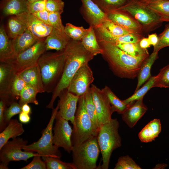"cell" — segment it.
I'll list each match as a JSON object with an SVG mask.
<instances>
[{
	"label": "cell",
	"mask_w": 169,
	"mask_h": 169,
	"mask_svg": "<svg viewBox=\"0 0 169 169\" xmlns=\"http://www.w3.org/2000/svg\"><path fill=\"white\" fill-rule=\"evenodd\" d=\"M85 49L95 56L102 53V50L97 40L94 28H91L81 41Z\"/></svg>",
	"instance_id": "obj_30"
},
{
	"label": "cell",
	"mask_w": 169,
	"mask_h": 169,
	"mask_svg": "<svg viewBox=\"0 0 169 169\" xmlns=\"http://www.w3.org/2000/svg\"><path fill=\"white\" fill-rule=\"evenodd\" d=\"M86 110L88 115L96 128L99 131L100 127L97 113L94 104L90 87L84 95Z\"/></svg>",
	"instance_id": "obj_36"
},
{
	"label": "cell",
	"mask_w": 169,
	"mask_h": 169,
	"mask_svg": "<svg viewBox=\"0 0 169 169\" xmlns=\"http://www.w3.org/2000/svg\"><path fill=\"white\" fill-rule=\"evenodd\" d=\"M32 14L46 24L51 26L49 21V12L46 10L38 11Z\"/></svg>",
	"instance_id": "obj_51"
},
{
	"label": "cell",
	"mask_w": 169,
	"mask_h": 169,
	"mask_svg": "<svg viewBox=\"0 0 169 169\" xmlns=\"http://www.w3.org/2000/svg\"><path fill=\"white\" fill-rule=\"evenodd\" d=\"M98 43L102 50L103 58L113 73L120 78L133 79L137 77L142 63L149 55L148 54L134 57L127 54L113 43Z\"/></svg>",
	"instance_id": "obj_1"
},
{
	"label": "cell",
	"mask_w": 169,
	"mask_h": 169,
	"mask_svg": "<svg viewBox=\"0 0 169 169\" xmlns=\"http://www.w3.org/2000/svg\"><path fill=\"white\" fill-rule=\"evenodd\" d=\"M22 111L30 115L31 113V109L28 104H25L22 106Z\"/></svg>",
	"instance_id": "obj_55"
},
{
	"label": "cell",
	"mask_w": 169,
	"mask_h": 169,
	"mask_svg": "<svg viewBox=\"0 0 169 169\" xmlns=\"http://www.w3.org/2000/svg\"><path fill=\"white\" fill-rule=\"evenodd\" d=\"M71 39L64 31L53 28L50 33L45 38L46 51L62 50L66 48Z\"/></svg>",
	"instance_id": "obj_20"
},
{
	"label": "cell",
	"mask_w": 169,
	"mask_h": 169,
	"mask_svg": "<svg viewBox=\"0 0 169 169\" xmlns=\"http://www.w3.org/2000/svg\"><path fill=\"white\" fill-rule=\"evenodd\" d=\"M119 127V122L115 118L111 119L100 127L96 137L102 156V164L100 169L108 168L112 152L121 146Z\"/></svg>",
	"instance_id": "obj_4"
},
{
	"label": "cell",
	"mask_w": 169,
	"mask_h": 169,
	"mask_svg": "<svg viewBox=\"0 0 169 169\" xmlns=\"http://www.w3.org/2000/svg\"><path fill=\"white\" fill-rule=\"evenodd\" d=\"M39 39L34 36L27 28L22 34L12 40V48L15 55L30 47Z\"/></svg>",
	"instance_id": "obj_23"
},
{
	"label": "cell",
	"mask_w": 169,
	"mask_h": 169,
	"mask_svg": "<svg viewBox=\"0 0 169 169\" xmlns=\"http://www.w3.org/2000/svg\"><path fill=\"white\" fill-rule=\"evenodd\" d=\"M98 42H106L113 44L118 43H136L139 42L143 36L134 33L121 36L111 34L101 24L94 28Z\"/></svg>",
	"instance_id": "obj_17"
},
{
	"label": "cell",
	"mask_w": 169,
	"mask_h": 169,
	"mask_svg": "<svg viewBox=\"0 0 169 169\" xmlns=\"http://www.w3.org/2000/svg\"><path fill=\"white\" fill-rule=\"evenodd\" d=\"M27 2H30L33 1L38 0H25Z\"/></svg>",
	"instance_id": "obj_58"
},
{
	"label": "cell",
	"mask_w": 169,
	"mask_h": 169,
	"mask_svg": "<svg viewBox=\"0 0 169 169\" xmlns=\"http://www.w3.org/2000/svg\"><path fill=\"white\" fill-rule=\"evenodd\" d=\"M161 131V125L159 119H154L148 123L140 131L139 138L142 142L147 143L154 141Z\"/></svg>",
	"instance_id": "obj_28"
},
{
	"label": "cell",
	"mask_w": 169,
	"mask_h": 169,
	"mask_svg": "<svg viewBox=\"0 0 169 169\" xmlns=\"http://www.w3.org/2000/svg\"><path fill=\"white\" fill-rule=\"evenodd\" d=\"M24 132L22 124L17 119H11L0 133V149L10 139L18 137Z\"/></svg>",
	"instance_id": "obj_25"
},
{
	"label": "cell",
	"mask_w": 169,
	"mask_h": 169,
	"mask_svg": "<svg viewBox=\"0 0 169 169\" xmlns=\"http://www.w3.org/2000/svg\"><path fill=\"white\" fill-rule=\"evenodd\" d=\"M67 46L55 52H44L38 64L45 91L53 93L61 78L67 54Z\"/></svg>",
	"instance_id": "obj_3"
},
{
	"label": "cell",
	"mask_w": 169,
	"mask_h": 169,
	"mask_svg": "<svg viewBox=\"0 0 169 169\" xmlns=\"http://www.w3.org/2000/svg\"><path fill=\"white\" fill-rule=\"evenodd\" d=\"M166 165L165 164H159L157 165L156 166L154 167L155 169H161L162 168H163L165 167L167 165Z\"/></svg>",
	"instance_id": "obj_56"
},
{
	"label": "cell",
	"mask_w": 169,
	"mask_h": 169,
	"mask_svg": "<svg viewBox=\"0 0 169 169\" xmlns=\"http://www.w3.org/2000/svg\"><path fill=\"white\" fill-rule=\"evenodd\" d=\"M28 141L23 138L17 137L8 141L0 149V169H8L9 163L12 161L27 160L39 154L32 151H22L23 147Z\"/></svg>",
	"instance_id": "obj_9"
},
{
	"label": "cell",
	"mask_w": 169,
	"mask_h": 169,
	"mask_svg": "<svg viewBox=\"0 0 169 169\" xmlns=\"http://www.w3.org/2000/svg\"><path fill=\"white\" fill-rule=\"evenodd\" d=\"M59 109L58 103L56 108L53 109L49 121L43 131L41 137L37 141L23 146V151L36 152L41 156L43 159L49 156L60 158L61 154L59 148L53 143V124Z\"/></svg>",
	"instance_id": "obj_7"
},
{
	"label": "cell",
	"mask_w": 169,
	"mask_h": 169,
	"mask_svg": "<svg viewBox=\"0 0 169 169\" xmlns=\"http://www.w3.org/2000/svg\"><path fill=\"white\" fill-rule=\"evenodd\" d=\"M90 88L100 127L110 121L114 112L108 98L102 90L94 84H91Z\"/></svg>",
	"instance_id": "obj_13"
},
{
	"label": "cell",
	"mask_w": 169,
	"mask_h": 169,
	"mask_svg": "<svg viewBox=\"0 0 169 169\" xmlns=\"http://www.w3.org/2000/svg\"><path fill=\"white\" fill-rule=\"evenodd\" d=\"M17 74L14 69L8 64L0 62V98L5 100L8 106L13 102L16 101L11 95L10 89Z\"/></svg>",
	"instance_id": "obj_16"
},
{
	"label": "cell",
	"mask_w": 169,
	"mask_h": 169,
	"mask_svg": "<svg viewBox=\"0 0 169 169\" xmlns=\"http://www.w3.org/2000/svg\"><path fill=\"white\" fill-rule=\"evenodd\" d=\"M64 7V3L62 0H47L46 10L49 12H57L61 14Z\"/></svg>",
	"instance_id": "obj_46"
},
{
	"label": "cell",
	"mask_w": 169,
	"mask_h": 169,
	"mask_svg": "<svg viewBox=\"0 0 169 169\" xmlns=\"http://www.w3.org/2000/svg\"><path fill=\"white\" fill-rule=\"evenodd\" d=\"M154 87L169 88V64L161 69L155 76Z\"/></svg>",
	"instance_id": "obj_40"
},
{
	"label": "cell",
	"mask_w": 169,
	"mask_h": 169,
	"mask_svg": "<svg viewBox=\"0 0 169 169\" xmlns=\"http://www.w3.org/2000/svg\"><path fill=\"white\" fill-rule=\"evenodd\" d=\"M61 14L57 12H49V23L53 28L59 31H64V26L62 23Z\"/></svg>",
	"instance_id": "obj_48"
},
{
	"label": "cell",
	"mask_w": 169,
	"mask_h": 169,
	"mask_svg": "<svg viewBox=\"0 0 169 169\" xmlns=\"http://www.w3.org/2000/svg\"><path fill=\"white\" fill-rule=\"evenodd\" d=\"M19 120L21 123L26 124L29 122L31 118L29 114L22 111L19 114Z\"/></svg>",
	"instance_id": "obj_52"
},
{
	"label": "cell",
	"mask_w": 169,
	"mask_h": 169,
	"mask_svg": "<svg viewBox=\"0 0 169 169\" xmlns=\"http://www.w3.org/2000/svg\"><path fill=\"white\" fill-rule=\"evenodd\" d=\"M158 54V52H153L142 63L137 77V83L135 92L138 90L151 76V68L155 60L157 59Z\"/></svg>",
	"instance_id": "obj_26"
},
{
	"label": "cell",
	"mask_w": 169,
	"mask_h": 169,
	"mask_svg": "<svg viewBox=\"0 0 169 169\" xmlns=\"http://www.w3.org/2000/svg\"><path fill=\"white\" fill-rule=\"evenodd\" d=\"M139 2L143 3H146L148 2H149L155 0H135Z\"/></svg>",
	"instance_id": "obj_57"
},
{
	"label": "cell",
	"mask_w": 169,
	"mask_h": 169,
	"mask_svg": "<svg viewBox=\"0 0 169 169\" xmlns=\"http://www.w3.org/2000/svg\"><path fill=\"white\" fill-rule=\"evenodd\" d=\"M47 0H38L30 2H27L28 13L30 14L46 10Z\"/></svg>",
	"instance_id": "obj_47"
},
{
	"label": "cell",
	"mask_w": 169,
	"mask_h": 169,
	"mask_svg": "<svg viewBox=\"0 0 169 169\" xmlns=\"http://www.w3.org/2000/svg\"><path fill=\"white\" fill-rule=\"evenodd\" d=\"M151 45L155 46L158 41V36L156 33L149 34L147 38Z\"/></svg>",
	"instance_id": "obj_53"
},
{
	"label": "cell",
	"mask_w": 169,
	"mask_h": 169,
	"mask_svg": "<svg viewBox=\"0 0 169 169\" xmlns=\"http://www.w3.org/2000/svg\"><path fill=\"white\" fill-rule=\"evenodd\" d=\"M22 112V106L16 101L13 102L7 107L4 112V116L7 125L13 116L19 114Z\"/></svg>",
	"instance_id": "obj_45"
},
{
	"label": "cell",
	"mask_w": 169,
	"mask_h": 169,
	"mask_svg": "<svg viewBox=\"0 0 169 169\" xmlns=\"http://www.w3.org/2000/svg\"><path fill=\"white\" fill-rule=\"evenodd\" d=\"M59 97V109L57 114L73 125L79 97L69 92L67 89L62 91Z\"/></svg>",
	"instance_id": "obj_14"
},
{
	"label": "cell",
	"mask_w": 169,
	"mask_h": 169,
	"mask_svg": "<svg viewBox=\"0 0 169 169\" xmlns=\"http://www.w3.org/2000/svg\"><path fill=\"white\" fill-rule=\"evenodd\" d=\"M45 163L47 169H76L73 162H66L60 158L47 157L43 159Z\"/></svg>",
	"instance_id": "obj_39"
},
{
	"label": "cell",
	"mask_w": 169,
	"mask_h": 169,
	"mask_svg": "<svg viewBox=\"0 0 169 169\" xmlns=\"http://www.w3.org/2000/svg\"><path fill=\"white\" fill-rule=\"evenodd\" d=\"M102 24L111 34L115 36H123L133 33L124 28L108 18L104 21Z\"/></svg>",
	"instance_id": "obj_42"
},
{
	"label": "cell",
	"mask_w": 169,
	"mask_h": 169,
	"mask_svg": "<svg viewBox=\"0 0 169 169\" xmlns=\"http://www.w3.org/2000/svg\"><path fill=\"white\" fill-rule=\"evenodd\" d=\"M114 44L127 54L134 57L149 54L147 49H143L140 47L139 42Z\"/></svg>",
	"instance_id": "obj_34"
},
{
	"label": "cell",
	"mask_w": 169,
	"mask_h": 169,
	"mask_svg": "<svg viewBox=\"0 0 169 169\" xmlns=\"http://www.w3.org/2000/svg\"><path fill=\"white\" fill-rule=\"evenodd\" d=\"M41 156L38 154L33 156L32 161L21 169H47L45 161L41 158Z\"/></svg>",
	"instance_id": "obj_49"
},
{
	"label": "cell",
	"mask_w": 169,
	"mask_h": 169,
	"mask_svg": "<svg viewBox=\"0 0 169 169\" xmlns=\"http://www.w3.org/2000/svg\"><path fill=\"white\" fill-rule=\"evenodd\" d=\"M67 54L63 73L60 81L52 93L47 108L53 109L54 104L60 92L67 89L72 78L83 65L88 63L94 56L84 48L81 41L71 39L67 45Z\"/></svg>",
	"instance_id": "obj_2"
},
{
	"label": "cell",
	"mask_w": 169,
	"mask_h": 169,
	"mask_svg": "<svg viewBox=\"0 0 169 169\" xmlns=\"http://www.w3.org/2000/svg\"><path fill=\"white\" fill-rule=\"evenodd\" d=\"M114 169H141V167L128 155L122 156L118 159Z\"/></svg>",
	"instance_id": "obj_43"
},
{
	"label": "cell",
	"mask_w": 169,
	"mask_h": 169,
	"mask_svg": "<svg viewBox=\"0 0 169 169\" xmlns=\"http://www.w3.org/2000/svg\"><path fill=\"white\" fill-rule=\"evenodd\" d=\"M55 120V123L53 128V143L57 148L62 147L69 153L73 148L71 142L73 129L68 121L57 114Z\"/></svg>",
	"instance_id": "obj_12"
},
{
	"label": "cell",
	"mask_w": 169,
	"mask_h": 169,
	"mask_svg": "<svg viewBox=\"0 0 169 169\" xmlns=\"http://www.w3.org/2000/svg\"><path fill=\"white\" fill-rule=\"evenodd\" d=\"M80 12L84 19L93 28L102 24L107 19V14L92 0H80Z\"/></svg>",
	"instance_id": "obj_15"
},
{
	"label": "cell",
	"mask_w": 169,
	"mask_h": 169,
	"mask_svg": "<svg viewBox=\"0 0 169 169\" xmlns=\"http://www.w3.org/2000/svg\"><path fill=\"white\" fill-rule=\"evenodd\" d=\"M45 39V38L39 39L31 47L4 63L11 66L17 74L36 65L40 57L46 51Z\"/></svg>",
	"instance_id": "obj_10"
},
{
	"label": "cell",
	"mask_w": 169,
	"mask_h": 169,
	"mask_svg": "<svg viewBox=\"0 0 169 169\" xmlns=\"http://www.w3.org/2000/svg\"><path fill=\"white\" fill-rule=\"evenodd\" d=\"M105 13L117 9L130 0H92Z\"/></svg>",
	"instance_id": "obj_37"
},
{
	"label": "cell",
	"mask_w": 169,
	"mask_h": 169,
	"mask_svg": "<svg viewBox=\"0 0 169 169\" xmlns=\"http://www.w3.org/2000/svg\"><path fill=\"white\" fill-rule=\"evenodd\" d=\"M144 3L169 22V0H155Z\"/></svg>",
	"instance_id": "obj_32"
},
{
	"label": "cell",
	"mask_w": 169,
	"mask_h": 169,
	"mask_svg": "<svg viewBox=\"0 0 169 169\" xmlns=\"http://www.w3.org/2000/svg\"><path fill=\"white\" fill-rule=\"evenodd\" d=\"M27 29L38 39L46 38L51 33L53 27L46 24L32 14L28 16Z\"/></svg>",
	"instance_id": "obj_24"
},
{
	"label": "cell",
	"mask_w": 169,
	"mask_h": 169,
	"mask_svg": "<svg viewBox=\"0 0 169 169\" xmlns=\"http://www.w3.org/2000/svg\"><path fill=\"white\" fill-rule=\"evenodd\" d=\"M139 44L141 48L144 49H147L151 45L148 38L144 37L139 41Z\"/></svg>",
	"instance_id": "obj_54"
},
{
	"label": "cell",
	"mask_w": 169,
	"mask_h": 169,
	"mask_svg": "<svg viewBox=\"0 0 169 169\" xmlns=\"http://www.w3.org/2000/svg\"><path fill=\"white\" fill-rule=\"evenodd\" d=\"M73 125L71 136L73 147L79 146L89 139L97 136L98 130L87 112L84 95L79 97Z\"/></svg>",
	"instance_id": "obj_6"
},
{
	"label": "cell",
	"mask_w": 169,
	"mask_h": 169,
	"mask_svg": "<svg viewBox=\"0 0 169 169\" xmlns=\"http://www.w3.org/2000/svg\"><path fill=\"white\" fill-rule=\"evenodd\" d=\"M108 98L113 112L122 114L125 110L128 105L120 99L107 86L102 89Z\"/></svg>",
	"instance_id": "obj_31"
},
{
	"label": "cell",
	"mask_w": 169,
	"mask_h": 169,
	"mask_svg": "<svg viewBox=\"0 0 169 169\" xmlns=\"http://www.w3.org/2000/svg\"><path fill=\"white\" fill-rule=\"evenodd\" d=\"M39 92L37 89L27 85L20 94L18 103L21 106L29 103L38 105V102L36 99V95Z\"/></svg>",
	"instance_id": "obj_35"
},
{
	"label": "cell",
	"mask_w": 169,
	"mask_h": 169,
	"mask_svg": "<svg viewBox=\"0 0 169 169\" xmlns=\"http://www.w3.org/2000/svg\"><path fill=\"white\" fill-rule=\"evenodd\" d=\"M148 110L143 103V98L128 104L121 114L122 120L131 128H133Z\"/></svg>",
	"instance_id": "obj_19"
},
{
	"label": "cell",
	"mask_w": 169,
	"mask_h": 169,
	"mask_svg": "<svg viewBox=\"0 0 169 169\" xmlns=\"http://www.w3.org/2000/svg\"><path fill=\"white\" fill-rule=\"evenodd\" d=\"M107 18L124 28L134 33L143 36L140 25L125 13L114 10L106 13Z\"/></svg>",
	"instance_id": "obj_18"
},
{
	"label": "cell",
	"mask_w": 169,
	"mask_h": 169,
	"mask_svg": "<svg viewBox=\"0 0 169 169\" xmlns=\"http://www.w3.org/2000/svg\"><path fill=\"white\" fill-rule=\"evenodd\" d=\"M15 56L12 44V40L9 38L4 27L0 28V61L5 62L12 59Z\"/></svg>",
	"instance_id": "obj_29"
},
{
	"label": "cell",
	"mask_w": 169,
	"mask_h": 169,
	"mask_svg": "<svg viewBox=\"0 0 169 169\" xmlns=\"http://www.w3.org/2000/svg\"><path fill=\"white\" fill-rule=\"evenodd\" d=\"M91 28L90 26L88 28H84L82 26L78 27L67 23L64 28V32L71 39L81 41L83 38L88 33Z\"/></svg>",
	"instance_id": "obj_33"
},
{
	"label": "cell",
	"mask_w": 169,
	"mask_h": 169,
	"mask_svg": "<svg viewBox=\"0 0 169 169\" xmlns=\"http://www.w3.org/2000/svg\"><path fill=\"white\" fill-rule=\"evenodd\" d=\"M28 13L25 12L11 16L8 22V35L12 39L23 33L27 28Z\"/></svg>",
	"instance_id": "obj_22"
},
{
	"label": "cell",
	"mask_w": 169,
	"mask_h": 169,
	"mask_svg": "<svg viewBox=\"0 0 169 169\" xmlns=\"http://www.w3.org/2000/svg\"><path fill=\"white\" fill-rule=\"evenodd\" d=\"M94 80L93 72L88 63L82 66L75 74L67 88L68 91L80 97L84 95Z\"/></svg>",
	"instance_id": "obj_11"
},
{
	"label": "cell",
	"mask_w": 169,
	"mask_h": 169,
	"mask_svg": "<svg viewBox=\"0 0 169 169\" xmlns=\"http://www.w3.org/2000/svg\"><path fill=\"white\" fill-rule=\"evenodd\" d=\"M18 74L22 78L27 85L36 88L39 93L45 92L38 64Z\"/></svg>",
	"instance_id": "obj_21"
},
{
	"label": "cell",
	"mask_w": 169,
	"mask_h": 169,
	"mask_svg": "<svg viewBox=\"0 0 169 169\" xmlns=\"http://www.w3.org/2000/svg\"><path fill=\"white\" fill-rule=\"evenodd\" d=\"M158 36V41L154 47L153 52H158L161 49L169 46V24L167 25L163 31Z\"/></svg>",
	"instance_id": "obj_44"
},
{
	"label": "cell",
	"mask_w": 169,
	"mask_h": 169,
	"mask_svg": "<svg viewBox=\"0 0 169 169\" xmlns=\"http://www.w3.org/2000/svg\"><path fill=\"white\" fill-rule=\"evenodd\" d=\"M72 152L76 169H97L96 162L100 151L96 137L73 147Z\"/></svg>",
	"instance_id": "obj_8"
},
{
	"label": "cell",
	"mask_w": 169,
	"mask_h": 169,
	"mask_svg": "<svg viewBox=\"0 0 169 169\" xmlns=\"http://www.w3.org/2000/svg\"><path fill=\"white\" fill-rule=\"evenodd\" d=\"M26 85L22 78L17 74L13 79L10 89L11 95L16 101L19 100L21 92Z\"/></svg>",
	"instance_id": "obj_41"
},
{
	"label": "cell",
	"mask_w": 169,
	"mask_h": 169,
	"mask_svg": "<svg viewBox=\"0 0 169 169\" xmlns=\"http://www.w3.org/2000/svg\"><path fill=\"white\" fill-rule=\"evenodd\" d=\"M124 12L133 18L141 26L143 33H147L160 27L166 20L146 4L130 0L126 4L115 10Z\"/></svg>",
	"instance_id": "obj_5"
},
{
	"label": "cell",
	"mask_w": 169,
	"mask_h": 169,
	"mask_svg": "<svg viewBox=\"0 0 169 169\" xmlns=\"http://www.w3.org/2000/svg\"><path fill=\"white\" fill-rule=\"evenodd\" d=\"M155 76H151L148 80L143 86L140 88L134 94L128 98L123 100V101L126 104L128 105L135 101L138 100L141 98H143L144 96L146 93L152 88L153 87Z\"/></svg>",
	"instance_id": "obj_38"
},
{
	"label": "cell",
	"mask_w": 169,
	"mask_h": 169,
	"mask_svg": "<svg viewBox=\"0 0 169 169\" xmlns=\"http://www.w3.org/2000/svg\"><path fill=\"white\" fill-rule=\"evenodd\" d=\"M0 6L3 13L5 16L28 13L27 2L25 0H2Z\"/></svg>",
	"instance_id": "obj_27"
},
{
	"label": "cell",
	"mask_w": 169,
	"mask_h": 169,
	"mask_svg": "<svg viewBox=\"0 0 169 169\" xmlns=\"http://www.w3.org/2000/svg\"><path fill=\"white\" fill-rule=\"evenodd\" d=\"M8 106L7 102L4 100H0V131H3L7 125L4 116V113L6 108Z\"/></svg>",
	"instance_id": "obj_50"
}]
</instances>
